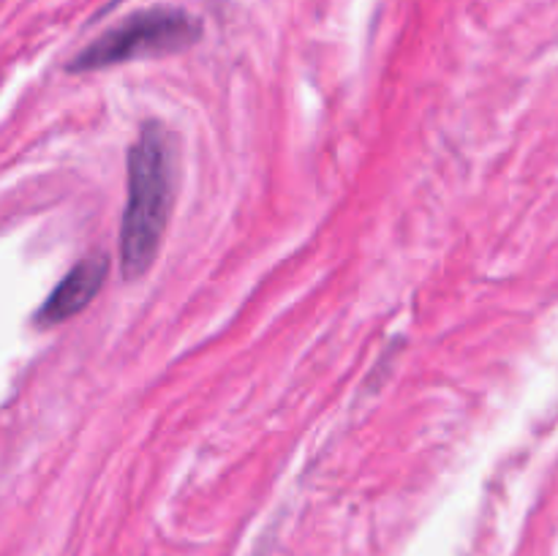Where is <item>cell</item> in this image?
Returning <instances> with one entry per match:
<instances>
[{
    "label": "cell",
    "instance_id": "obj_2",
    "mask_svg": "<svg viewBox=\"0 0 558 556\" xmlns=\"http://www.w3.org/2000/svg\"><path fill=\"white\" fill-rule=\"evenodd\" d=\"M199 22L180 9L136 11L129 20L114 25L101 38L82 49L71 63V71H96L125 60L169 55L191 47L199 38Z\"/></svg>",
    "mask_w": 558,
    "mask_h": 556
},
{
    "label": "cell",
    "instance_id": "obj_3",
    "mask_svg": "<svg viewBox=\"0 0 558 556\" xmlns=\"http://www.w3.org/2000/svg\"><path fill=\"white\" fill-rule=\"evenodd\" d=\"M104 278H107V259H104V256H87V259H82L80 265L54 287V292L49 294L47 305L38 311V322H41V325H58V322L76 316L82 309H87V303H90L93 298H96L98 289L104 287Z\"/></svg>",
    "mask_w": 558,
    "mask_h": 556
},
{
    "label": "cell",
    "instance_id": "obj_1",
    "mask_svg": "<svg viewBox=\"0 0 558 556\" xmlns=\"http://www.w3.org/2000/svg\"><path fill=\"white\" fill-rule=\"evenodd\" d=\"M172 140L161 125H145L129 150V200L120 227V265L125 278L145 276L156 262L172 207Z\"/></svg>",
    "mask_w": 558,
    "mask_h": 556
}]
</instances>
